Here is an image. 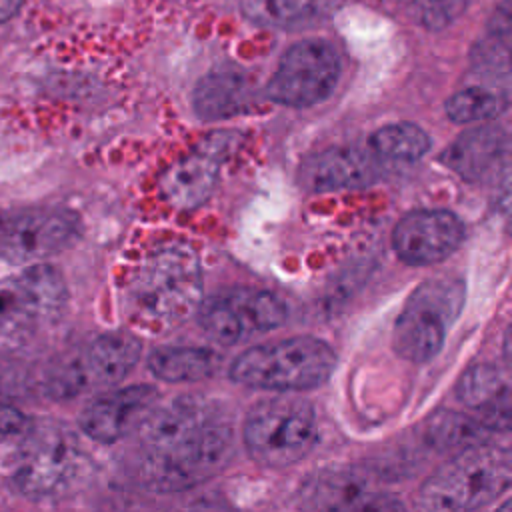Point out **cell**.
<instances>
[{"mask_svg":"<svg viewBox=\"0 0 512 512\" xmlns=\"http://www.w3.org/2000/svg\"><path fill=\"white\" fill-rule=\"evenodd\" d=\"M138 476L160 492L192 488L222 472L234 452L228 416L208 400L182 396L138 424Z\"/></svg>","mask_w":512,"mask_h":512,"instance_id":"6da1fadb","label":"cell"},{"mask_svg":"<svg viewBox=\"0 0 512 512\" xmlns=\"http://www.w3.org/2000/svg\"><path fill=\"white\" fill-rule=\"evenodd\" d=\"M126 300L132 324L152 336L190 320L204 300L202 268L194 246L168 242L154 248L130 280Z\"/></svg>","mask_w":512,"mask_h":512,"instance_id":"7a4b0ae2","label":"cell"},{"mask_svg":"<svg viewBox=\"0 0 512 512\" xmlns=\"http://www.w3.org/2000/svg\"><path fill=\"white\" fill-rule=\"evenodd\" d=\"M510 450L478 444L452 454L418 488L420 512H476L510 488Z\"/></svg>","mask_w":512,"mask_h":512,"instance_id":"3957f363","label":"cell"},{"mask_svg":"<svg viewBox=\"0 0 512 512\" xmlns=\"http://www.w3.org/2000/svg\"><path fill=\"white\" fill-rule=\"evenodd\" d=\"M338 356L314 336H292L250 346L230 364V378L242 386L272 392H304L322 386Z\"/></svg>","mask_w":512,"mask_h":512,"instance_id":"277c9868","label":"cell"},{"mask_svg":"<svg viewBox=\"0 0 512 512\" xmlns=\"http://www.w3.org/2000/svg\"><path fill=\"white\" fill-rule=\"evenodd\" d=\"M242 440L258 464L268 468L294 466L316 446L318 422L314 408L294 396L264 398L248 410Z\"/></svg>","mask_w":512,"mask_h":512,"instance_id":"5b68a950","label":"cell"},{"mask_svg":"<svg viewBox=\"0 0 512 512\" xmlns=\"http://www.w3.org/2000/svg\"><path fill=\"white\" fill-rule=\"evenodd\" d=\"M464 300L466 284L458 276H436L418 284L394 322V350L410 362L432 360L442 350Z\"/></svg>","mask_w":512,"mask_h":512,"instance_id":"8992f818","label":"cell"},{"mask_svg":"<svg viewBox=\"0 0 512 512\" xmlns=\"http://www.w3.org/2000/svg\"><path fill=\"white\" fill-rule=\"evenodd\" d=\"M86 468L78 438L58 422H42L26 432L14 482L32 500L66 494Z\"/></svg>","mask_w":512,"mask_h":512,"instance_id":"52a82bcc","label":"cell"},{"mask_svg":"<svg viewBox=\"0 0 512 512\" xmlns=\"http://www.w3.org/2000/svg\"><path fill=\"white\" fill-rule=\"evenodd\" d=\"M196 314L212 340L232 346L282 326L288 310L270 290L232 288L204 298Z\"/></svg>","mask_w":512,"mask_h":512,"instance_id":"ba28073f","label":"cell"},{"mask_svg":"<svg viewBox=\"0 0 512 512\" xmlns=\"http://www.w3.org/2000/svg\"><path fill=\"white\" fill-rule=\"evenodd\" d=\"M340 78V58L332 44L310 38L294 44L272 74L266 96L282 106L304 108L332 94Z\"/></svg>","mask_w":512,"mask_h":512,"instance_id":"9c48e42d","label":"cell"},{"mask_svg":"<svg viewBox=\"0 0 512 512\" xmlns=\"http://www.w3.org/2000/svg\"><path fill=\"white\" fill-rule=\"evenodd\" d=\"M140 354L142 344L134 334H102L50 376V390L58 396H74L82 390L116 386L138 364Z\"/></svg>","mask_w":512,"mask_h":512,"instance_id":"30bf717a","label":"cell"},{"mask_svg":"<svg viewBox=\"0 0 512 512\" xmlns=\"http://www.w3.org/2000/svg\"><path fill=\"white\" fill-rule=\"evenodd\" d=\"M80 236L76 214L60 208H22L0 212V258L40 262L72 246Z\"/></svg>","mask_w":512,"mask_h":512,"instance_id":"8fae6325","label":"cell"},{"mask_svg":"<svg viewBox=\"0 0 512 512\" xmlns=\"http://www.w3.org/2000/svg\"><path fill=\"white\" fill-rule=\"evenodd\" d=\"M66 282L50 264H32L0 282V326L24 328L48 320L66 302Z\"/></svg>","mask_w":512,"mask_h":512,"instance_id":"7c38bea8","label":"cell"},{"mask_svg":"<svg viewBox=\"0 0 512 512\" xmlns=\"http://www.w3.org/2000/svg\"><path fill=\"white\" fill-rule=\"evenodd\" d=\"M462 220L448 210H412L392 230L396 256L410 266H428L452 256L464 242Z\"/></svg>","mask_w":512,"mask_h":512,"instance_id":"4fadbf2b","label":"cell"},{"mask_svg":"<svg viewBox=\"0 0 512 512\" xmlns=\"http://www.w3.org/2000/svg\"><path fill=\"white\" fill-rule=\"evenodd\" d=\"M238 136L218 132L206 138L194 152L176 160L160 176V192L178 210H192L204 204L216 182L224 156L236 146Z\"/></svg>","mask_w":512,"mask_h":512,"instance_id":"5bb4252c","label":"cell"},{"mask_svg":"<svg viewBox=\"0 0 512 512\" xmlns=\"http://www.w3.org/2000/svg\"><path fill=\"white\" fill-rule=\"evenodd\" d=\"M158 392L148 384H134L104 392L90 400L78 416L80 430L102 444L124 438L154 408Z\"/></svg>","mask_w":512,"mask_h":512,"instance_id":"9a60e30c","label":"cell"},{"mask_svg":"<svg viewBox=\"0 0 512 512\" xmlns=\"http://www.w3.org/2000/svg\"><path fill=\"white\" fill-rule=\"evenodd\" d=\"M380 176L376 156L352 146L322 150L302 162L300 184L310 192L358 190L374 184Z\"/></svg>","mask_w":512,"mask_h":512,"instance_id":"2e32d148","label":"cell"},{"mask_svg":"<svg viewBox=\"0 0 512 512\" xmlns=\"http://www.w3.org/2000/svg\"><path fill=\"white\" fill-rule=\"evenodd\" d=\"M440 160L468 182L488 180L506 160V134L492 124L470 128L442 152Z\"/></svg>","mask_w":512,"mask_h":512,"instance_id":"e0dca14e","label":"cell"},{"mask_svg":"<svg viewBox=\"0 0 512 512\" xmlns=\"http://www.w3.org/2000/svg\"><path fill=\"white\" fill-rule=\"evenodd\" d=\"M458 400L474 410H480L490 420L488 424L496 430L508 428L510 422V386L506 372L492 362H478L468 366L458 384Z\"/></svg>","mask_w":512,"mask_h":512,"instance_id":"ac0fdd59","label":"cell"},{"mask_svg":"<svg viewBox=\"0 0 512 512\" xmlns=\"http://www.w3.org/2000/svg\"><path fill=\"white\" fill-rule=\"evenodd\" d=\"M192 104L202 120L230 118L250 108L252 86L242 72L220 70L198 82Z\"/></svg>","mask_w":512,"mask_h":512,"instance_id":"d6986e66","label":"cell"},{"mask_svg":"<svg viewBox=\"0 0 512 512\" xmlns=\"http://www.w3.org/2000/svg\"><path fill=\"white\" fill-rule=\"evenodd\" d=\"M366 492V478L352 466L316 470L300 486V506L306 512H336Z\"/></svg>","mask_w":512,"mask_h":512,"instance_id":"ffe728a7","label":"cell"},{"mask_svg":"<svg viewBox=\"0 0 512 512\" xmlns=\"http://www.w3.org/2000/svg\"><path fill=\"white\" fill-rule=\"evenodd\" d=\"M494 432L484 420L472 418L456 410H436L424 426V440L438 452L456 454L470 446L488 444L490 434Z\"/></svg>","mask_w":512,"mask_h":512,"instance_id":"44dd1931","label":"cell"},{"mask_svg":"<svg viewBox=\"0 0 512 512\" xmlns=\"http://www.w3.org/2000/svg\"><path fill=\"white\" fill-rule=\"evenodd\" d=\"M336 4L338 0H240V10L262 28H300L330 14Z\"/></svg>","mask_w":512,"mask_h":512,"instance_id":"7402d4cb","label":"cell"},{"mask_svg":"<svg viewBox=\"0 0 512 512\" xmlns=\"http://www.w3.org/2000/svg\"><path fill=\"white\" fill-rule=\"evenodd\" d=\"M214 354L198 346H162L148 356V370L164 382H196L214 372Z\"/></svg>","mask_w":512,"mask_h":512,"instance_id":"603a6c76","label":"cell"},{"mask_svg":"<svg viewBox=\"0 0 512 512\" xmlns=\"http://www.w3.org/2000/svg\"><path fill=\"white\" fill-rule=\"evenodd\" d=\"M508 108V92L496 86L472 84L446 100V114L456 124L488 122Z\"/></svg>","mask_w":512,"mask_h":512,"instance_id":"cb8c5ba5","label":"cell"},{"mask_svg":"<svg viewBox=\"0 0 512 512\" xmlns=\"http://www.w3.org/2000/svg\"><path fill=\"white\" fill-rule=\"evenodd\" d=\"M430 148L428 134L410 122H398L378 128L370 136V152L376 158L414 162Z\"/></svg>","mask_w":512,"mask_h":512,"instance_id":"d4e9b609","label":"cell"},{"mask_svg":"<svg viewBox=\"0 0 512 512\" xmlns=\"http://www.w3.org/2000/svg\"><path fill=\"white\" fill-rule=\"evenodd\" d=\"M420 22L426 28L438 30L450 24L468 4V0H414Z\"/></svg>","mask_w":512,"mask_h":512,"instance_id":"484cf974","label":"cell"},{"mask_svg":"<svg viewBox=\"0 0 512 512\" xmlns=\"http://www.w3.org/2000/svg\"><path fill=\"white\" fill-rule=\"evenodd\" d=\"M336 512H408L404 502L386 492H362Z\"/></svg>","mask_w":512,"mask_h":512,"instance_id":"4316f807","label":"cell"},{"mask_svg":"<svg viewBox=\"0 0 512 512\" xmlns=\"http://www.w3.org/2000/svg\"><path fill=\"white\" fill-rule=\"evenodd\" d=\"M26 430V418L12 406L0 402V438L14 436Z\"/></svg>","mask_w":512,"mask_h":512,"instance_id":"83f0119b","label":"cell"},{"mask_svg":"<svg viewBox=\"0 0 512 512\" xmlns=\"http://www.w3.org/2000/svg\"><path fill=\"white\" fill-rule=\"evenodd\" d=\"M22 6V0H0V24L8 22Z\"/></svg>","mask_w":512,"mask_h":512,"instance_id":"f1b7e54d","label":"cell"},{"mask_svg":"<svg viewBox=\"0 0 512 512\" xmlns=\"http://www.w3.org/2000/svg\"><path fill=\"white\" fill-rule=\"evenodd\" d=\"M496 512H510V500H506V502H502V506L496 510Z\"/></svg>","mask_w":512,"mask_h":512,"instance_id":"f546056e","label":"cell"}]
</instances>
